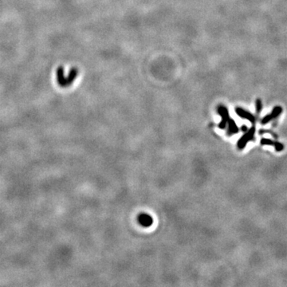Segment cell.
<instances>
[{"label":"cell","instance_id":"1","mask_svg":"<svg viewBox=\"0 0 287 287\" xmlns=\"http://www.w3.org/2000/svg\"><path fill=\"white\" fill-rule=\"evenodd\" d=\"M78 69L75 68H73L70 70L69 76L67 78H65L64 76V71L62 67H60L57 71V82L59 83V85L62 87H66L71 85L76 78V77L78 76Z\"/></svg>","mask_w":287,"mask_h":287},{"label":"cell","instance_id":"2","mask_svg":"<svg viewBox=\"0 0 287 287\" xmlns=\"http://www.w3.org/2000/svg\"><path fill=\"white\" fill-rule=\"evenodd\" d=\"M255 131H256L255 127V126H253V127H251L250 129L247 130L242 137H240V139L239 140V141H238L237 143V146L239 149L242 150V149L246 147V144L248 143L250 140L254 139V136H255Z\"/></svg>","mask_w":287,"mask_h":287},{"label":"cell","instance_id":"3","mask_svg":"<svg viewBox=\"0 0 287 287\" xmlns=\"http://www.w3.org/2000/svg\"><path fill=\"white\" fill-rule=\"evenodd\" d=\"M218 113H219V116H221V121L219 125V128L220 129H224L226 128L227 125V122L230 119V116H229V112L227 109L226 106L224 105H219L217 108Z\"/></svg>","mask_w":287,"mask_h":287},{"label":"cell","instance_id":"4","mask_svg":"<svg viewBox=\"0 0 287 287\" xmlns=\"http://www.w3.org/2000/svg\"><path fill=\"white\" fill-rule=\"evenodd\" d=\"M282 113V108L281 106H275L273 108V110L271 111L270 113L267 114L266 116L262 119V125H266V124L269 123L270 121H271L273 119L277 118L281 113Z\"/></svg>","mask_w":287,"mask_h":287},{"label":"cell","instance_id":"5","mask_svg":"<svg viewBox=\"0 0 287 287\" xmlns=\"http://www.w3.org/2000/svg\"><path fill=\"white\" fill-rule=\"evenodd\" d=\"M137 220L139 222V223L144 227H149L153 225V217L149 215L148 214H145V213H142V214L138 215Z\"/></svg>","mask_w":287,"mask_h":287},{"label":"cell","instance_id":"6","mask_svg":"<svg viewBox=\"0 0 287 287\" xmlns=\"http://www.w3.org/2000/svg\"><path fill=\"white\" fill-rule=\"evenodd\" d=\"M235 113H236L238 116H240L241 118L246 119V120H248L249 121H251V123H254L255 121V116H254L253 114L250 113V112L243 110L242 108H235Z\"/></svg>","mask_w":287,"mask_h":287},{"label":"cell","instance_id":"7","mask_svg":"<svg viewBox=\"0 0 287 287\" xmlns=\"http://www.w3.org/2000/svg\"><path fill=\"white\" fill-rule=\"evenodd\" d=\"M228 128H227V134L228 135H233L239 132V127L235 123V121L233 119L230 118L227 122Z\"/></svg>","mask_w":287,"mask_h":287},{"label":"cell","instance_id":"8","mask_svg":"<svg viewBox=\"0 0 287 287\" xmlns=\"http://www.w3.org/2000/svg\"><path fill=\"white\" fill-rule=\"evenodd\" d=\"M255 107H256V112L258 113H260L262 110V102L260 99H257L255 101Z\"/></svg>","mask_w":287,"mask_h":287},{"label":"cell","instance_id":"9","mask_svg":"<svg viewBox=\"0 0 287 287\" xmlns=\"http://www.w3.org/2000/svg\"><path fill=\"white\" fill-rule=\"evenodd\" d=\"M273 146L274 147V149H275L277 152H281V151H282L283 149H284V145H283V144L280 143V142L274 141Z\"/></svg>","mask_w":287,"mask_h":287},{"label":"cell","instance_id":"10","mask_svg":"<svg viewBox=\"0 0 287 287\" xmlns=\"http://www.w3.org/2000/svg\"><path fill=\"white\" fill-rule=\"evenodd\" d=\"M260 143H261V144H262V145H273L274 141L270 139H268V138H262V139L261 140Z\"/></svg>","mask_w":287,"mask_h":287},{"label":"cell","instance_id":"11","mask_svg":"<svg viewBox=\"0 0 287 287\" xmlns=\"http://www.w3.org/2000/svg\"><path fill=\"white\" fill-rule=\"evenodd\" d=\"M241 130L242 131V132H246V131L248 130V128H247V126H246V125H242L241 127Z\"/></svg>","mask_w":287,"mask_h":287}]
</instances>
